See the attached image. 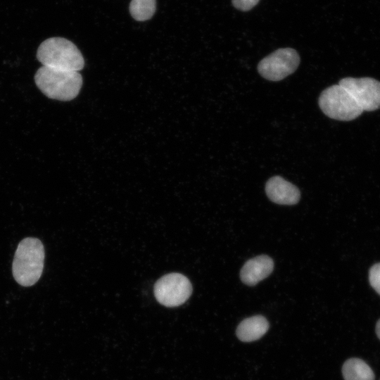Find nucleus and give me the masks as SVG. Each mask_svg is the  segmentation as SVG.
I'll use <instances>...</instances> for the list:
<instances>
[{"mask_svg":"<svg viewBox=\"0 0 380 380\" xmlns=\"http://www.w3.org/2000/svg\"><path fill=\"white\" fill-rule=\"evenodd\" d=\"M44 258V247L39 239L27 237L21 240L12 264V273L16 282L23 286H31L37 283L43 272Z\"/></svg>","mask_w":380,"mask_h":380,"instance_id":"nucleus-1","label":"nucleus"},{"mask_svg":"<svg viewBox=\"0 0 380 380\" xmlns=\"http://www.w3.org/2000/svg\"><path fill=\"white\" fill-rule=\"evenodd\" d=\"M39 89L48 98L68 101L79 94L82 77L79 72L40 67L34 75Z\"/></svg>","mask_w":380,"mask_h":380,"instance_id":"nucleus-2","label":"nucleus"},{"mask_svg":"<svg viewBox=\"0 0 380 380\" xmlns=\"http://www.w3.org/2000/svg\"><path fill=\"white\" fill-rule=\"evenodd\" d=\"M37 58L52 68L79 72L84 66V58L78 48L62 37H51L39 45Z\"/></svg>","mask_w":380,"mask_h":380,"instance_id":"nucleus-3","label":"nucleus"},{"mask_svg":"<svg viewBox=\"0 0 380 380\" xmlns=\"http://www.w3.org/2000/svg\"><path fill=\"white\" fill-rule=\"evenodd\" d=\"M319 106L326 115L338 120H352L363 112L352 95L338 84L321 93Z\"/></svg>","mask_w":380,"mask_h":380,"instance_id":"nucleus-4","label":"nucleus"},{"mask_svg":"<svg viewBox=\"0 0 380 380\" xmlns=\"http://www.w3.org/2000/svg\"><path fill=\"white\" fill-rule=\"evenodd\" d=\"M192 293L190 281L179 273L167 274L154 286L156 300L166 307H177L185 303Z\"/></svg>","mask_w":380,"mask_h":380,"instance_id":"nucleus-5","label":"nucleus"},{"mask_svg":"<svg viewBox=\"0 0 380 380\" xmlns=\"http://www.w3.org/2000/svg\"><path fill=\"white\" fill-rule=\"evenodd\" d=\"M300 57L291 48L279 49L263 59L258 64V72L270 81H279L293 73L298 68Z\"/></svg>","mask_w":380,"mask_h":380,"instance_id":"nucleus-6","label":"nucleus"},{"mask_svg":"<svg viewBox=\"0 0 380 380\" xmlns=\"http://www.w3.org/2000/svg\"><path fill=\"white\" fill-rule=\"evenodd\" d=\"M338 84L343 87L366 111L380 108V82L372 77H346Z\"/></svg>","mask_w":380,"mask_h":380,"instance_id":"nucleus-7","label":"nucleus"},{"mask_svg":"<svg viewBox=\"0 0 380 380\" xmlns=\"http://www.w3.org/2000/svg\"><path fill=\"white\" fill-rule=\"evenodd\" d=\"M265 191L272 202L280 205L296 204L300 197L299 189L279 176L269 179L265 185Z\"/></svg>","mask_w":380,"mask_h":380,"instance_id":"nucleus-8","label":"nucleus"},{"mask_svg":"<svg viewBox=\"0 0 380 380\" xmlns=\"http://www.w3.org/2000/svg\"><path fill=\"white\" fill-rule=\"evenodd\" d=\"M274 262L267 255H259L246 262L241 270L240 277L245 284L254 286L267 277L272 272Z\"/></svg>","mask_w":380,"mask_h":380,"instance_id":"nucleus-9","label":"nucleus"},{"mask_svg":"<svg viewBox=\"0 0 380 380\" xmlns=\"http://www.w3.org/2000/svg\"><path fill=\"white\" fill-rule=\"evenodd\" d=\"M269 322L262 315L244 319L236 331L238 338L243 342H251L260 338L268 330Z\"/></svg>","mask_w":380,"mask_h":380,"instance_id":"nucleus-10","label":"nucleus"},{"mask_svg":"<svg viewBox=\"0 0 380 380\" xmlns=\"http://www.w3.org/2000/svg\"><path fill=\"white\" fill-rule=\"evenodd\" d=\"M345 380H374L372 368L362 360L353 357L347 360L342 367Z\"/></svg>","mask_w":380,"mask_h":380,"instance_id":"nucleus-11","label":"nucleus"},{"mask_svg":"<svg viewBox=\"0 0 380 380\" xmlns=\"http://www.w3.org/2000/svg\"><path fill=\"white\" fill-rule=\"evenodd\" d=\"M156 8V0H132L129 12L132 16L138 21L150 19Z\"/></svg>","mask_w":380,"mask_h":380,"instance_id":"nucleus-12","label":"nucleus"},{"mask_svg":"<svg viewBox=\"0 0 380 380\" xmlns=\"http://www.w3.org/2000/svg\"><path fill=\"white\" fill-rule=\"evenodd\" d=\"M369 281L372 287L380 295V262L370 268Z\"/></svg>","mask_w":380,"mask_h":380,"instance_id":"nucleus-13","label":"nucleus"},{"mask_svg":"<svg viewBox=\"0 0 380 380\" xmlns=\"http://www.w3.org/2000/svg\"><path fill=\"white\" fill-rule=\"evenodd\" d=\"M260 0H232L233 6L241 11H248L255 7Z\"/></svg>","mask_w":380,"mask_h":380,"instance_id":"nucleus-14","label":"nucleus"},{"mask_svg":"<svg viewBox=\"0 0 380 380\" xmlns=\"http://www.w3.org/2000/svg\"><path fill=\"white\" fill-rule=\"evenodd\" d=\"M376 333L378 338L380 339V319H379L376 325Z\"/></svg>","mask_w":380,"mask_h":380,"instance_id":"nucleus-15","label":"nucleus"}]
</instances>
